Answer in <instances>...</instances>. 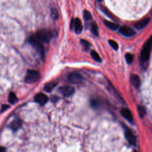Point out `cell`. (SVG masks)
I'll return each instance as SVG.
<instances>
[{
    "label": "cell",
    "mask_w": 152,
    "mask_h": 152,
    "mask_svg": "<svg viewBox=\"0 0 152 152\" xmlns=\"http://www.w3.org/2000/svg\"><path fill=\"white\" fill-rule=\"evenodd\" d=\"M152 48V36L144 44L140 53V60L143 63H146L149 59Z\"/></svg>",
    "instance_id": "1"
},
{
    "label": "cell",
    "mask_w": 152,
    "mask_h": 152,
    "mask_svg": "<svg viewBox=\"0 0 152 152\" xmlns=\"http://www.w3.org/2000/svg\"><path fill=\"white\" fill-rule=\"evenodd\" d=\"M29 42L44 59L45 57V50L42 42H41L39 40L34 36H31L29 38Z\"/></svg>",
    "instance_id": "2"
},
{
    "label": "cell",
    "mask_w": 152,
    "mask_h": 152,
    "mask_svg": "<svg viewBox=\"0 0 152 152\" xmlns=\"http://www.w3.org/2000/svg\"><path fill=\"white\" fill-rule=\"evenodd\" d=\"M35 36L42 43H48L54 36L52 32L46 29H42L37 32Z\"/></svg>",
    "instance_id": "3"
},
{
    "label": "cell",
    "mask_w": 152,
    "mask_h": 152,
    "mask_svg": "<svg viewBox=\"0 0 152 152\" xmlns=\"http://www.w3.org/2000/svg\"><path fill=\"white\" fill-rule=\"evenodd\" d=\"M40 77V73L34 70H27L25 77V81L27 83H33L38 81Z\"/></svg>",
    "instance_id": "4"
},
{
    "label": "cell",
    "mask_w": 152,
    "mask_h": 152,
    "mask_svg": "<svg viewBox=\"0 0 152 152\" xmlns=\"http://www.w3.org/2000/svg\"><path fill=\"white\" fill-rule=\"evenodd\" d=\"M68 81L74 84H80L83 82L84 78L78 72H72L68 75Z\"/></svg>",
    "instance_id": "5"
},
{
    "label": "cell",
    "mask_w": 152,
    "mask_h": 152,
    "mask_svg": "<svg viewBox=\"0 0 152 152\" xmlns=\"http://www.w3.org/2000/svg\"><path fill=\"white\" fill-rule=\"evenodd\" d=\"M59 91L61 94H63L64 96H66V97H69V96H72L74 93L75 90L74 88L73 87L64 86L61 87L59 89Z\"/></svg>",
    "instance_id": "6"
},
{
    "label": "cell",
    "mask_w": 152,
    "mask_h": 152,
    "mask_svg": "<svg viewBox=\"0 0 152 152\" xmlns=\"http://www.w3.org/2000/svg\"><path fill=\"white\" fill-rule=\"evenodd\" d=\"M124 133H125L126 139L128 141V142L131 144L135 145L136 144L137 139L135 135L133 133L132 131L128 128H126Z\"/></svg>",
    "instance_id": "7"
},
{
    "label": "cell",
    "mask_w": 152,
    "mask_h": 152,
    "mask_svg": "<svg viewBox=\"0 0 152 152\" xmlns=\"http://www.w3.org/2000/svg\"><path fill=\"white\" fill-rule=\"evenodd\" d=\"M120 32L124 36L131 37L135 34V31L127 26H122L120 28Z\"/></svg>",
    "instance_id": "8"
},
{
    "label": "cell",
    "mask_w": 152,
    "mask_h": 152,
    "mask_svg": "<svg viewBox=\"0 0 152 152\" xmlns=\"http://www.w3.org/2000/svg\"><path fill=\"white\" fill-rule=\"evenodd\" d=\"M48 100V98L44 93H38L34 97V101L40 105H44Z\"/></svg>",
    "instance_id": "9"
},
{
    "label": "cell",
    "mask_w": 152,
    "mask_h": 152,
    "mask_svg": "<svg viewBox=\"0 0 152 152\" xmlns=\"http://www.w3.org/2000/svg\"><path fill=\"white\" fill-rule=\"evenodd\" d=\"M130 82L136 89H139L141 85V80L139 76L136 74H131L130 75Z\"/></svg>",
    "instance_id": "10"
},
{
    "label": "cell",
    "mask_w": 152,
    "mask_h": 152,
    "mask_svg": "<svg viewBox=\"0 0 152 152\" xmlns=\"http://www.w3.org/2000/svg\"><path fill=\"white\" fill-rule=\"evenodd\" d=\"M73 26L74 27V30L76 33L80 34V33H81L83 30V25L81 20L79 19L76 18L74 20Z\"/></svg>",
    "instance_id": "11"
},
{
    "label": "cell",
    "mask_w": 152,
    "mask_h": 152,
    "mask_svg": "<svg viewBox=\"0 0 152 152\" xmlns=\"http://www.w3.org/2000/svg\"><path fill=\"white\" fill-rule=\"evenodd\" d=\"M121 115L125 118L127 120L130 122H132L133 120V116L131 111L128 109H122L121 111Z\"/></svg>",
    "instance_id": "12"
},
{
    "label": "cell",
    "mask_w": 152,
    "mask_h": 152,
    "mask_svg": "<svg viewBox=\"0 0 152 152\" xmlns=\"http://www.w3.org/2000/svg\"><path fill=\"white\" fill-rule=\"evenodd\" d=\"M150 22V19L149 18H146V19H144L141 21H140L139 22H137L135 24V27L136 29H139V30H141L143 28H144L145 27H146Z\"/></svg>",
    "instance_id": "13"
},
{
    "label": "cell",
    "mask_w": 152,
    "mask_h": 152,
    "mask_svg": "<svg viewBox=\"0 0 152 152\" xmlns=\"http://www.w3.org/2000/svg\"><path fill=\"white\" fill-rule=\"evenodd\" d=\"M100 10L103 12V13H105V15L107 16H108L110 19H111L112 20H117L116 18L115 17V16L113 15V14L111 12H110L108 9H106L105 7L100 6Z\"/></svg>",
    "instance_id": "14"
},
{
    "label": "cell",
    "mask_w": 152,
    "mask_h": 152,
    "mask_svg": "<svg viewBox=\"0 0 152 152\" xmlns=\"http://www.w3.org/2000/svg\"><path fill=\"white\" fill-rule=\"evenodd\" d=\"M104 24L106 25L107 27H108L109 29H111L112 30H115L119 27V25L118 24H116L114 22L107 21V20H105Z\"/></svg>",
    "instance_id": "15"
},
{
    "label": "cell",
    "mask_w": 152,
    "mask_h": 152,
    "mask_svg": "<svg viewBox=\"0 0 152 152\" xmlns=\"http://www.w3.org/2000/svg\"><path fill=\"white\" fill-rule=\"evenodd\" d=\"M56 85H57V83H55V81H51L50 83H48L45 85L44 86V90L47 92H50L52 91L53 89L56 86Z\"/></svg>",
    "instance_id": "16"
},
{
    "label": "cell",
    "mask_w": 152,
    "mask_h": 152,
    "mask_svg": "<svg viewBox=\"0 0 152 152\" xmlns=\"http://www.w3.org/2000/svg\"><path fill=\"white\" fill-rule=\"evenodd\" d=\"M21 126V122L19 120H16L13 121L10 125V128H11L13 131H16L19 129V128Z\"/></svg>",
    "instance_id": "17"
},
{
    "label": "cell",
    "mask_w": 152,
    "mask_h": 152,
    "mask_svg": "<svg viewBox=\"0 0 152 152\" xmlns=\"http://www.w3.org/2000/svg\"><path fill=\"white\" fill-rule=\"evenodd\" d=\"M91 32L95 36H98L99 35V28L98 25L95 23H93L91 26Z\"/></svg>",
    "instance_id": "18"
},
{
    "label": "cell",
    "mask_w": 152,
    "mask_h": 152,
    "mask_svg": "<svg viewBox=\"0 0 152 152\" xmlns=\"http://www.w3.org/2000/svg\"><path fill=\"white\" fill-rule=\"evenodd\" d=\"M17 101V98L16 94L14 92H10L9 96V102L11 104H15Z\"/></svg>",
    "instance_id": "19"
},
{
    "label": "cell",
    "mask_w": 152,
    "mask_h": 152,
    "mask_svg": "<svg viewBox=\"0 0 152 152\" xmlns=\"http://www.w3.org/2000/svg\"><path fill=\"white\" fill-rule=\"evenodd\" d=\"M91 55H92V57L93 58V59L96 61V62H98V63H100L102 61L101 58L100 57L99 55L98 54V53L97 52H96L95 51H91Z\"/></svg>",
    "instance_id": "20"
},
{
    "label": "cell",
    "mask_w": 152,
    "mask_h": 152,
    "mask_svg": "<svg viewBox=\"0 0 152 152\" xmlns=\"http://www.w3.org/2000/svg\"><path fill=\"white\" fill-rule=\"evenodd\" d=\"M91 104L93 108H98L100 106V102L97 99H92L91 102Z\"/></svg>",
    "instance_id": "21"
},
{
    "label": "cell",
    "mask_w": 152,
    "mask_h": 152,
    "mask_svg": "<svg viewBox=\"0 0 152 152\" xmlns=\"http://www.w3.org/2000/svg\"><path fill=\"white\" fill-rule=\"evenodd\" d=\"M138 112H139V114L141 118H143L145 114H146V110H145L143 106H139L138 107Z\"/></svg>",
    "instance_id": "22"
},
{
    "label": "cell",
    "mask_w": 152,
    "mask_h": 152,
    "mask_svg": "<svg viewBox=\"0 0 152 152\" xmlns=\"http://www.w3.org/2000/svg\"><path fill=\"white\" fill-rule=\"evenodd\" d=\"M81 43L83 46V48H85V50H89V48L91 46V44H90L88 41H87L86 40H81Z\"/></svg>",
    "instance_id": "23"
},
{
    "label": "cell",
    "mask_w": 152,
    "mask_h": 152,
    "mask_svg": "<svg viewBox=\"0 0 152 152\" xmlns=\"http://www.w3.org/2000/svg\"><path fill=\"white\" fill-rule=\"evenodd\" d=\"M109 44L110 46H111V47L112 48H114L115 50H117L118 49V44H117L116 42H115V41H114L113 40H109Z\"/></svg>",
    "instance_id": "24"
},
{
    "label": "cell",
    "mask_w": 152,
    "mask_h": 152,
    "mask_svg": "<svg viewBox=\"0 0 152 152\" xmlns=\"http://www.w3.org/2000/svg\"><path fill=\"white\" fill-rule=\"evenodd\" d=\"M83 16L85 20H89L92 19V15L91 13H90L89 11L87 10H85L83 12Z\"/></svg>",
    "instance_id": "25"
},
{
    "label": "cell",
    "mask_w": 152,
    "mask_h": 152,
    "mask_svg": "<svg viewBox=\"0 0 152 152\" xmlns=\"http://www.w3.org/2000/svg\"><path fill=\"white\" fill-rule=\"evenodd\" d=\"M126 59L127 62V63L131 64L133 61V56L131 54H126Z\"/></svg>",
    "instance_id": "26"
},
{
    "label": "cell",
    "mask_w": 152,
    "mask_h": 152,
    "mask_svg": "<svg viewBox=\"0 0 152 152\" xmlns=\"http://www.w3.org/2000/svg\"><path fill=\"white\" fill-rule=\"evenodd\" d=\"M51 15L54 19H57L58 17V12L55 9H51Z\"/></svg>",
    "instance_id": "27"
},
{
    "label": "cell",
    "mask_w": 152,
    "mask_h": 152,
    "mask_svg": "<svg viewBox=\"0 0 152 152\" xmlns=\"http://www.w3.org/2000/svg\"><path fill=\"white\" fill-rule=\"evenodd\" d=\"M10 106L9 105H4L2 106L1 107V112H4L5 110H6Z\"/></svg>",
    "instance_id": "28"
},
{
    "label": "cell",
    "mask_w": 152,
    "mask_h": 152,
    "mask_svg": "<svg viewBox=\"0 0 152 152\" xmlns=\"http://www.w3.org/2000/svg\"><path fill=\"white\" fill-rule=\"evenodd\" d=\"M0 152H6V149L3 147H0Z\"/></svg>",
    "instance_id": "29"
},
{
    "label": "cell",
    "mask_w": 152,
    "mask_h": 152,
    "mask_svg": "<svg viewBox=\"0 0 152 152\" xmlns=\"http://www.w3.org/2000/svg\"><path fill=\"white\" fill-rule=\"evenodd\" d=\"M97 1H98V2H101V1H102V0H97Z\"/></svg>",
    "instance_id": "30"
},
{
    "label": "cell",
    "mask_w": 152,
    "mask_h": 152,
    "mask_svg": "<svg viewBox=\"0 0 152 152\" xmlns=\"http://www.w3.org/2000/svg\"><path fill=\"white\" fill-rule=\"evenodd\" d=\"M133 152H137V151H133Z\"/></svg>",
    "instance_id": "31"
},
{
    "label": "cell",
    "mask_w": 152,
    "mask_h": 152,
    "mask_svg": "<svg viewBox=\"0 0 152 152\" xmlns=\"http://www.w3.org/2000/svg\"><path fill=\"white\" fill-rule=\"evenodd\" d=\"M151 15H152V11H151Z\"/></svg>",
    "instance_id": "32"
}]
</instances>
